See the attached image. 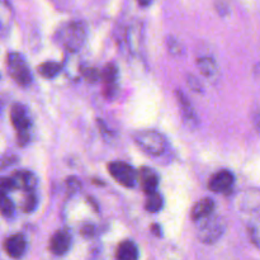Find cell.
<instances>
[{
    "label": "cell",
    "mask_w": 260,
    "mask_h": 260,
    "mask_svg": "<svg viewBox=\"0 0 260 260\" xmlns=\"http://www.w3.org/2000/svg\"><path fill=\"white\" fill-rule=\"evenodd\" d=\"M140 179H141L142 189L147 194L156 192L157 184H159V177H157L154 170L149 169V168H142L141 173H140Z\"/></svg>",
    "instance_id": "8fae6325"
},
{
    "label": "cell",
    "mask_w": 260,
    "mask_h": 260,
    "mask_svg": "<svg viewBox=\"0 0 260 260\" xmlns=\"http://www.w3.org/2000/svg\"><path fill=\"white\" fill-rule=\"evenodd\" d=\"M234 184V175L229 170H221L217 174L213 175L210 180V189L215 193L226 192Z\"/></svg>",
    "instance_id": "52a82bcc"
},
{
    "label": "cell",
    "mask_w": 260,
    "mask_h": 260,
    "mask_svg": "<svg viewBox=\"0 0 260 260\" xmlns=\"http://www.w3.org/2000/svg\"><path fill=\"white\" fill-rule=\"evenodd\" d=\"M86 38V27L81 22H71L66 24L60 32V42L69 51L80 50Z\"/></svg>",
    "instance_id": "7a4b0ae2"
},
{
    "label": "cell",
    "mask_w": 260,
    "mask_h": 260,
    "mask_svg": "<svg viewBox=\"0 0 260 260\" xmlns=\"http://www.w3.org/2000/svg\"><path fill=\"white\" fill-rule=\"evenodd\" d=\"M25 248H27V243H25L24 236L20 235V234L10 236V238H8L4 241L5 251L13 259L22 258L25 251Z\"/></svg>",
    "instance_id": "ba28073f"
},
{
    "label": "cell",
    "mask_w": 260,
    "mask_h": 260,
    "mask_svg": "<svg viewBox=\"0 0 260 260\" xmlns=\"http://www.w3.org/2000/svg\"><path fill=\"white\" fill-rule=\"evenodd\" d=\"M213 208H215V203L210 198H205V200H201L200 202H197L194 205L192 210V218L194 221H202L205 218L210 217L213 212Z\"/></svg>",
    "instance_id": "7c38bea8"
},
{
    "label": "cell",
    "mask_w": 260,
    "mask_h": 260,
    "mask_svg": "<svg viewBox=\"0 0 260 260\" xmlns=\"http://www.w3.org/2000/svg\"><path fill=\"white\" fill-rule=\"evenodd\" d=\"M14 185L10 178H0V194H7L8 190L13 189Z\"/></svg>",
    "instance_id": "44dd1931"
},
{
    "label": "cell",
    "mask_w": 260,
    "mask_h": 260,
    "mask_svg": "<svg viewBox=\"0 0 260 260\" xmlns=\"http://www.w3.org/2000/svg\"><path fill=\"white\" fill-rule=\"evenodd\" d=\"M225 226L223 222L217 217H207L202 220V225L198 229V238L202 243L212 244L216 243L222 236Z\"/></svg>",
    "instance_id": "5b68a950"
},
{
    "label": "cell",
    "mask_w": 260,
    "mask_h": 260,
    "mask_svg": "<svg viewBox=\"0 0 260 260\" xmlns=\"http://www.w3.org/2000/svg\"><path fill=\"white\" fill-rule=\"evenodd\" d=\"M68 185H69V189L76 190L80 188V182H79L76 178H70V179H68Z\"/></svg>",
    "instance_id": "cb8c5ba5"
},
{
    "label": "cell",
    "mask_w": 260,
    "mask_h": 260,
    "mask_svg": "<svg viewBox=\"0 0 260 260\" xmlns=\"http://www.w3.org/2000/svg\"><path fill=\"white\" fill-rule=\"evenodd\" d=\"M10 179H12L14 188L24 190H33L37 184V179L29 172H17L12 175Z\"/></svg>",
    "instance_id": "30bf717a"
},
{
    "label": "cell",
    "mask_w": 260,
    "mask_h": 260,
    "mask_svg": "<svg viewBox=\"0 0 260 260\" xmlns=\"http://www.w3.org/2000/svg\"><path fill=\"white\" fill-rule=\"evenodd\" d=\"M249 234H250V238L253 240L254 244L260 248V217L255 218L253 222L249 226Z\"/></svg>",
    "instance_id": "ffe728a7"
},
{
    "label": "cell",
    "mask_w": 260,
    "mask_h": 260,
    "mask_svg": "<svg viewBox=\"0 0 260 260\" xmlns=\"http://www.w3.org/2000/svg\"><path fill=\"white\" fill-rule=\"evenodd\" d=\"M84 75H85V78L90 81H95L98 80L99 78H102V73L96 71L95 69H88V70L84 71Z\"/></svg>",
    "instance_id": "603a6c76"
},
{
    "label": "cell",
    "mask_w": 260,
    "mask_h": 260,
    "mask_svg": "<svg viewBox=\"0 0 260 260\" xmlns=\"http://www.w3.org/2000/svg\"><path fill=\"white\" fill-rule=\"evenodd\" d=\"M117 75H118V71H117V68L113 63H108V65L103 69V71H102V79H103L104 83L107 84V88H114Z\"/></svg>",
    "instance_id": "2e32d148"
},
{
    "label": "cell",
    "mask_w": 260,
    "mask_h": 260,
    "mask_svg": "<svg viewBox=\"0 0 260 260\" xmlns=\"http://www.w3.org/2000/svg\"><path fill=\"white\" fill-rule=\"evenodd\" d=\"M152 231H154V234H156L157 236H160V229H159V226H157V225L152 226Z\"/></svg>",
    "instance_id": "484cf974"
},
{
    "label": "cell",
    "mask_w": 260,
    "mask_h": 260,
    "mask_svg": "<svg viewBox=\"0 0 260 260\" xmlns=\"http://www.w3.org/2000/svg\"><path fill=\"white\" fill-rule=\"evenodd\" d=\"M134 139L140 149L151 156H160L165 151L167 142L159 132L146 129V131L137 132Z\"/></svg>",
    "instance_id": "6da1fadb"
},
{
    "label": "cell",
    "mask_w": 260,
    "mask_h": 260,
    "mask_svg": "<svg viewBox=\"0 0 260 260\" xmlns=\"http://www.w3.org/2000/svg\"><path fill=\"white\" fill-rule=\"evenodd\" d=\"M145 207H146V210L149 211V212H157V211L162 207L161 196L156 192L149 194V198H147L146 206H145Z\"/></svg>",
    "instance_id": "ac0fdd59"
},
{
    "label": "cell",
    "mask_w": 260,
    "mask_h": 260,
    "mask_svg": "<svg viewBox=\"0 0 260 260\" xmlns=\"http://www.w3.org/2000/svg\"><path fill=\"white\" fill-rule=\"evenodd\" d=\"M61 71V66L58 63L52 62H45L38 68V73L43 76V78H47V79H52L57 75L58 73Z\"/></svg>",
    "instance_id": "e0dca14e"
},
{
    "label": "cell",
    "mask_w": 260,
    "mask_h": 260,
    "mask_svg": "<svg viewBox=\"0 0 260 260\" xmlns=\"http://www.w3.org/2000/svg\"><path fill=\"white\" fill-rule=\"evenodd\" d=\"M255 123H256V126H258L260 128V112L258 114H256V117H255Z\"/></svg>",
    "instance_id": "4316f807"
},
{
    "label": "cell",
    "mask_w": 260,
    "mask_h": 260,
    "mask_svg": "<svg viewBox=\"0 0 260 260\" xmlns=\"http://www.w3.org/2000/svg\"><path fill=\"white\" fill-rule=\"evenodd\" d=\"M8 71L19 85H28L32 80L27 62L19 53H10L8 56Z\"/></svg>",
    "instance_id": "277c9868"
},
{
    "label": "cell",
    "mask_w": 260,
    "mask_h": 260,
    "mask_svg": "<svg viewBox=\"0 0 260 260\" xmlns=\"http://www.w3.org/2000/svg\"><path fill=\"white\" fill-rule=\"evenodd\" d=\"M198 68H200L201 74H202L205 78L210 79V80H216L220 75V71H218L217 63L215 62V60H212L211 57H203L198 60Z\"/></svg>",
    "instance_id": "5bb4252c"
},
{
    "label": "cell",
    "mask_w": 260,
    "mask_h": 260,
    "mask_svg": "<svg viewBox=\"0 0 260 260\" xmlns=\"http://www.w3.org/2000/svg\"><path fill=\"white\" fill-rule=\"evenodd\" d=\"M0 213L5 217H10L14 213V205L7 194H0Z\"/></svg>",
    "instance_id": "d6986e66"
},
{
    "label": "cell",
    "mask_w": 260,
    "mask_h": 260,
    "mask_svg": "<svg viewBox=\"0 0 260 260\" xmlns=\"http://www.w3.org/2000/svg\"><path fill=\"white\" fill-rule=\"evenodd\" d=\"M71 238L66 231H57L53 234L50 241V250L55 255H63L70 249Z\"/></svg>",
    "instance_id": "9c48e42d"
},
{
    "label": "cell",
    "mask_w": 260,
    "mask_h": 260,
    "mask_svg": "<svg viewBox=\"0 0 260 260\" xmlns=\"http://www.w3.org/2000/svg\"><path fill=\"white\" fill-rule=\"evenodd\" d=\"M109 174L114 178L118 183L127 188L135 187L136 184V173L129 167L128 164L123 161H114L108 165Z\"/></svg>",
    "instance_id": "8992f818"
},
{
    "label": "cell",
    "mask_w": 260,
    "mask_h": 260,
    "mask_svg": "<svg viewBox=\"0 0 260 260\" xmlns=\"http://www.w3.org/2000/svg\"><path fill=\"white\" fill-rule=\"evenodd\" d=\"M36 205H37V200H36L35 196L33 194L28 196L24 203V211L25 212H32V211L36 208Z\"/></svg>",
    "instance_id": "7402d4cb"
},
{
    "label": "cell",
    "mask_w": 260,
    "mask_h": 260,
    "mask_svg": "<svg viewBox=\"0 0 260 260\" xmlns=\"http://www.w3.org/2000/svg\"><path fill=\"white\" fill-rule=\"evenodd\" d=\"M139 2L140 5H142V7H147V5L151 4L152 0H137Z\"/></svg>",
    "instance_id": "d4e9b609"
},
{
    "label": "cell",
    "mask_w": 260,
    "mask_h": 260,
    "mask_svg": "<svg viewBox=\"0 0 260 260\" xmlns=\"http://www.w3.org/2000/svg\"><path fill=\"white\" fill-rule=\"evenodd\" d=\"M117 260H137L139 259V250L135 243L126 240L121 243L117 248L116 253Z\"/></svg>",
    "instance_id": "4fadbf2b"
},
{
    "label": "cell",
    "mask_w": 260,
    "mask_h": 260,
    "mask_svg": "<svg viewBox=\"0 0 260 260\" xmlns=\"http://www.w3.org/2000/svg\"><path fill=\"white\" fill-rule=\"evenodd\" d=\"M10 119H12L13 126L15 127L18 132V142L19 145L27 144L29 140V134H28V128H29V116L27 113V109L22 106V104H14L10 111Z\"/></svg>",
    "instance_id": "3957f363"
},
{
    "label": "cell",
    "mask_w": 260,
    "mask_h": 260,
    "mask_svg": "<svg viewBox=\"0 0 260 260\" xmlns=\"http://www.w3.org/2000/svg\"><path fill=\"white\" fill-rule=\"evenodd\" d=\"M177 95H178V102H179V104H180V109H182V113H183V116H184L185 121L194 122L196 116H194V113H193V108H192V106H190L189 102H188V99L185 98L184 94L180 93V91H178Z\"/></svg>",
    "instance_id": "9a60e30c"
}]
</instances>
